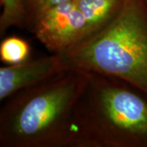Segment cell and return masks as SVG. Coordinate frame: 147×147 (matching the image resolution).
<instances>
[{
  "mask_svg": "<svg viewBox=\"0 0 147 147\" xmlns=\"http://www.w3.org/2000/svg\"><path fill=\"white\" fill-rule=\"evenodd\" d=\"M87 71L65 69L3 101L0 147H69L73 112Z\"/></svg>",
  "mask_w": 147,
  "mask_h": 147,
  "instance_id": "6da1fadb",
  "label": "cell"
},
{
  "mask_svg": "<svg viewBox=\"0 0 147 147\" xmlns=\"http://www.w3.org/2000/svg\"><path fill=\"white\" fill-rule=\"evenodd\" d=\"M65 69L115 77L147 95V7L123 0L105 25L59 53Z\"/></svg>",
  "mask_w": 147,
  "mask_h": 147,
  "instance_id": "7a4b0ae2",
  "label": "cell"
},
{
  "mask_svg": "<svg viewBox=\"0 0 147 147\" xmlns=\"http://www.w3.org/2000/svg\"><path fill=\"white\" fill-rule=\"evenodd\" d=\"M77 102L69 147H123L147 144V102L106 75L87 72Z\"/></svg>",
  "mask_w": 147,
  "mask_h": 147,
  "instance_id": "3957f363",
  "label": "cell"
},
{
  "mask_svg": "<svg viewBox=\"0 0 147 147\" xmlns=\"http://www.w3.org/2000/svg\"><path fill=\"white\" fill-rule=\"evenodd\" d=\"M87 23L74 0L49 9L37 20L32 32L53 54L70 49L87 34Z\"/></svg>",
  "mask_w": 147,
  "mask_h": 147,
  "instance_id": "277c9868",
  "label": "cell"
},
{
  "mask_svg": "<svg viewBox=\"0 0 147 147\" xmlns=\"http://www.w3.org/2000/svg\"><path fill=\"white\" fill-rule=\"evenodd\" d=\"M59 54L0 67V102L65 70Z\"/></svg>",
  "mask_w": 147,
  "mask_h": 147,
  "instance_id": "5b68a950",
  "label": "cell"
},
{
  "mask_svg": "<svg viewBox=\"0 0 147 147\" xmlns=\"http://www.w3.org/2000/svg\"><path fill=\"white\" fill-rule=\"evenodd\" d=\"M74 1L87 23V36L105 25L111 19L118 11L123 0Z\"/></svg>",
  "mask_w": 147,
  "mask_h": 147,
  "instance_id": "8992f818",
  "label": "cell"
},
{
  "mask_svg": "<svg viewBox=\"0 0 147 147\" xmlns=\"http://www.w3.org/2000/svg\"><path fill=\"white\" fill-rule=\"evenodd\" d=\"M31 47L26 40L18 36L7 37L0 44V60L13 65L28 60Z\"/></svg>",
  "mask_w": 147,
  "mask_h": 147,
  "instance_id": "52a82bcc",
  "label": "cell"
},
{
  "mask_svg": "<svg viewBox=\"0 0 147 147\" xmlns=\"http://www.w3.org/2000/svg\"><path fill=\"white\" fill-rule=\"evenodd\" d=\"M2 12L0 16V36L12 27H27V17L23 0H1Z\"/></svg>",
  "mask_w": 147,
  "mask_h": 147,
  "instance_id": "ba28073f",
  "label": "cell"
},
{
  "mask_svg": "<svg viewBox=\"0 0 147 147\" xmlns=\"http://www.w3.org/2000/svg\"><path fill=\"white\" fill-rule=\"evenodd\" d=\"M27 17V27L32 30L37 20L49 9L73 0H23Z\"/></svg>",
  "mask_w": 147,
  "mask_h": 147,
  "instance_id": "9c48e42d",
  "label": "cell"
}]
</instances>
